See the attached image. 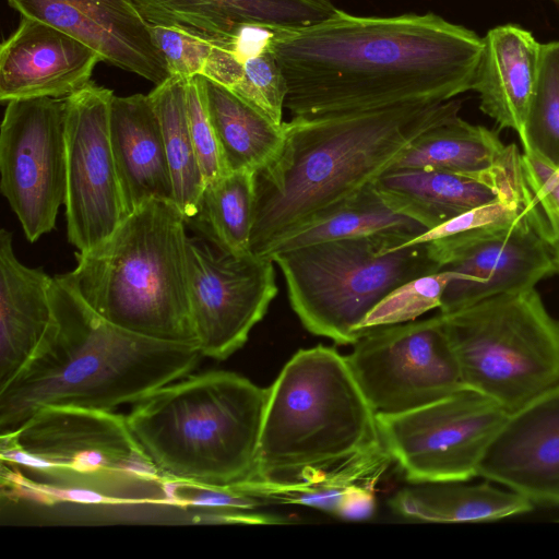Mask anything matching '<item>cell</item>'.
<instances>
[{
  "label": "cell",
  "mask_w": 559,
  "mask_h": 559,
  "mask_svg": "<svg viewBox=\"0 0 559 559\" xmlns=\"http://www.w3.org/2000/svg\"><path fill=\"white\" fill-rule=\"evenodd\" d=\"M506 150L495 131L456 116L417 136L393 168L477 171L499 163Z\"/></svg>",
  "instance_id": "484cf974"
},
{
  "label": "cell",
  "mask_w": 559,
  "mask_h": 559,
  "mask_svg": "<svg viewBox=\"0 0 559 559\" xmlns=\"http://www.w3.org/2000/svg\"><path fill=\"white\" fill-rule=\"evenodd\" d=\"M51 320L33 354L0 388V431L44 406L114 411L191 373L198 346L122 329L97 313L66 274L51 278Z\"/></svg>",
  "instance_id": "3957f363"
},
{
  "label": "cell",
  "mask_w": 559,
  "mask_h": 559,
  "mask_svg": "<svg viewBox=\"0 0 559 559\" xmlns=\"http://www.w3.org/2000/svg\"><path fill=\"white\" fill-rule=\"evenodd\" d=\"M373 485L357 484L343 495L334 514L345 520H367L376 509Z\"/></svg>",
  "instance_id": "8d00e7d4"
},
{
  "label": "cell",
  "mask_w": 559,
  "mask_h": 559,
  "mask_svg": "<svg viewBox=\"0 0 559 559\" xmlns=\"http://www.w3.org/2000/svg\"><path fill=\"white\" fill-rule=\"evenodd\" d=\"M547 233L546 219L533 194L513 224L429 241L440 271L457 275L443 292L440 312L449 313L495 295L533 288L558 272Z\"/></svg>",
  "instance_id": "7c38bea8"
},
{
  "label": "cell",
  "mask_w": 559,
  "mask_h": 559,
  "mask_svg": "<svg viewBox=\"0 0 559 559\" xmlns=\"http://www.w3.org/2000/svg\"><path fill=\"white\" fill-rule=\"evenodd\" d=\"M1 463L39 483L100 495L107 503L166 504V478L132 435L127 416L44 406L0 433Z\"/></svg>",
  "instance_id": "52a82bcc"
},
{
  "label": "cell",
  "mask_w": 559,
  "mask_h": 559,
  "mask_svg": "<svg viewBox=\"0 0 559 559\" xmlns=\"http://www.w3.org/2000/svg\"><path fill=\"white\" fill-rule=\"evenodd\" d=\"M150 31L170 74L182 79L203 75L216 41L222 40L178 26L150 24Z\"/></svg>",
  "instance_id": "d6a6232c"
},
{
  "label": "cell",
  "mask_w": 559,
  "mask_h": 559,
  "mask_svg": "<svg viewBox=\"0 0 559 559\" xmlns=\"http://www.w3.org/2000/svg\"><path fill=\"white\" fill-rule=\"evenodd\" d=\"M187 219L174 201L151 200L66 274L111 323L146 337L198 346L190 298Z\"/></svg>",
  "instance_id": "8992f818"
},
{
  "label": "cell",
  "mask_w": 559,
  "mask_h": 559,
  "mask_svg": "<svg viewBox=\"0 0 559 559\" xmlns=\"http://www.w3.org/2000/svg\"><path fill=\"white\" fill-rule=\"evenodd\" d=\"M274 261L188 240L190 308L203 357L224 360L247 342L278 293Z\"/></svg>",
  "instance_id": "9a60e30c"
},
{
  "label": "cell",
  "mask_w": 559,
  "mask_h": 559,
  "mask_svg": "<svg viewBox=\"0 0 559 559\" xmlns=\"http://www.w3.org/2000/svg\"><path fill=\"white\" fill-rule=\"evenodd\" d=\"M509 414L462 388L423 406L377 413L381 443L412 484L466 481Z\"/></svg>",
  "instance_id": "30bf717a"
},
{
  "label": "cell",
  "mask_w": 559,
  "mask_h": 559,
  "mask_svg": "<svg viewBox=\"0 0 559 559\" xmlns=\"http://www.w3.org/2000/svg\"><path fill=\"white\" fill-rule=\"evenodd\" d=\"M346 356L377 413L413 409L464 386L440 313L368 329Z\"/></svg>",
  "instance_id": "8fae6325"
},
{
  "label": "cell",
  "mask_w": 559,
  "mask_h": 559,
  "mask_svg": "<svg viewBox=\"0 0 559 559\" xmlns=\"http://www.w3.org/2000/svg\"><path fill=\"white\" fill-rule=\"evenodd\" d=\"M293 117L439 104L473 90L484 47L474 31L427 12L359 16L272 32Z\"/></svg>",
  "instance_id": "6da1fadb"
},
{
  "label": "cell",
  "mask_w": 559,
  "mask_h": 559,
  "mask_svg": "<svg viewBox=\"0 0 559 559\" xmlns=\"http://www.w3.org/2000/svg\"><path fill=\"white\" fill-rule=\"evenodd\" d=\"M462 102L293 117L277 158L255 176L251 253L328 215L394 167L426 130L459 116Z\"/></svg>",
  "instance_id": "7a4b0ae2"
},
{
  "label": "cell",
  "mask_w": 559,
  "mask_h": 559,
  "mask_svg": "<svg viewBox=\"0 0 559 559\" xmlns=\"http://www.w3.org/2000/svg\"><path fill=\"white\" fill-rule=\"evenodd\" d=\"M148 95L162 128L174 202L188 221L198 211L205 182L189 131L185 79L171 75Z\"/></svg>",
  "instance_id": "f1b7e54d"
},
{
  "label": "cell",
  "mask_w": 559,
  "mask_h": 559,
  "mask_svg": "<svg viewBox=\"0 0 559 559\" xmlns=\"http://www.w3.org/2000/svg\"><path fill=\"white\" fill-rule=\"evenodd\" d=\"M532 199L533 193L528 187L522 194L501 198L472 209L427 230L404 246L428 242L467 230L513 224L525 211Z\"/></svg>",
  "instance_id": "e575fe53"
},
{
  "label": "cell",
  "mask_w": 559,
  "mask_h": 559,
  "mask_svg": "<svg viewBox=\"0 0 559 559\" xmlns=\"http://www.w3.org/2000/svg\"><path fill=\"white\" fill-rule=\"evenodd\" d=\"M463 481L414 484L390 500L393 511L405 519L435 523L489 522L530 512L534 503L489 480L477 485Z\"/></svg>",
  "instance_id": "cb8c5ba5"
},
{
  "label": "cell",
  "mask_w": 559,
  "mask_h": 559,
  "mask_svg": "<svg viewBox=\"0 0 559 559\" xmlns=\"http://www.w3.org/2000/svg\"><path fill=\"white\" fill-rule=\"evenodd\" d=\"M150 24L178 26L231 40L243 26L271 32L299 28L331 16L332 0H133Z\"/></svg>",
  "instance_id": "ffe728a7"
},
{
  "label": "cell",
  "mask_w": 559,
  "mask_h": 559,
  "mask_svg": "<svg viewBox=\"0 0 559 559\" xmlns=\"http://www.w3.org/2000/svg\"><path fill=\"white\" fill-rule=\"evenodd\" d=\"M405 235L383 233L320 241L275 252L289 305L310 333L340 345L365 333L360 324L404 283L440 271L430 242L406 245Z\"/></svg>",
  "instance_id": "ba28073f"
},
{
  "label": "cell",
  "mask_w": 559,
  "mask_h": 559,
  "mask_svg": "<svg viewBox=\"0 0 559 559\" xmlns=\"http://www.w3.org/2000/svg\"><path fill=\"white\" fill-rule=\"evenodd\" d=\"M207 111L229 173H259L280 155L284 122L277 124L230 88L202 76Z\"/></svg>",
  "instance_id": "d4e9b609"
},
{
  "label": "cell",
  "mask_w": 559,
  "mask_h": 559,
  "mask_svg": "<svg viewBox=\"0 0 559 559\" xmlns=\"http://www.w3.org/2000/svg\"><path fill=\"white\" fill-rule=\"evenodd\" d=\"M230 90L277 124L284 122L283 109L287 87L269 44L243 61L241 78Z\"/></svg>",
  "instance_id": "1f68e13d"
},
{
  "label": "cell",
  "mask_w": 559,
  "mask_h": 559,
  "mask_svg": "<svg viewBox=\"0 0 559 559\" xmlns=\"http://www.w3.org/2000/svg\"><path fill=\"white\" fill-rule=\"evenodd\" d=\"M520 141L523 151L559 167V40L542 44L537 83Z\"/></svg>",
  "instance_id": "f546056e"
},
{
  "label": "cell",
  "mask_w": 559,
  "mask_h": 559,
  "mask_svg": "<svg viewBox=\"0 0 559 559\" xmlns=\"http://www.w3.org/2000/svg\"><path fill=\"white\" fill-rule=\"evenodd\" d=\"M374 188L393 210L429 230L477 206L522 194L528 186L522 153L510 144L501 160L486 169L393 168L378 178Z\"/></svg>",
  "instance_id": "e0dca14e"
},
{
  "label": "cell",
  "mask_w": 559,
  "mask_h": 559,
  "mask_svg": "<svg viewBox=\"0 0 559 559\" xmlns=\"http://www.w3.org/2000/svg\"><path fill=\"white\" fill-rule=\"evenodd\" d=\"M267 393L231 371L188 374L135 403L127 421L166 479L233 488L255 475Z\"/></svg>",
  "instance_id": "277c9868"
},
{
  "label": "cell",
  "mask_w": 559,
  "mask_h": 559,
  "mask_svg": "<svg viewBox=\"0 0 559 559\" xmlns=\"http://www.w3.org/2000/svg\"><path fill=\"white\" fill-rule=\"evenodd\" d=\"M439 313L464 386L508 414L559 385V321L535 287Z\"/></svg>",
  "instance_id": "9c48e42d"
},
{
  "label": "cell",
  "mask_w": 559,
  "mask_h": 559,
  "mask_svg": "<svg viewBox=\"0 0 559 559\" xmlns=\"http://www.w3.org/2000/svg\"><path fill=\"white\" fill-rule=\"evenodd\" d=\"M51 276L15 255L12 234L0 231V388L22 368L51 320Z\"/></svg>",
  "instance_id": "603a6c76"
},
{
  "label": "cell",
  "mask_w": 559,
  "mask_h": 559,
  "mask_svg": "<svg viewBox=\"0 0 559 559\" xmlns=\"http://www.w3.org/2000/svg\"><path fill=\"white\" fill-rule=\"evenodd\" d=\"M99 62L100 56L76 38L21 16L0 47V100L66 98L91 81Z\"/></svg>",
  "instance_id": "d6986e66"
},
{
  "label": "cell",
  "mask_w": 559,
  "mask_h": 559,
  "mask_svg": "<svg viewBox=\"0 0 559 559\" xmlns=\"http://www.w3.org/2000/svg\"><path fill=\"white\" fill-rule=\"evenodd\" d=\"M109 136L126 216L151 200L174 201L162 128L148 94L114 96Z\"/></svg>",
  "instance_id": "44dd1931"
},
{
  "label": "cell",
  "mask_w": 559,
  "mask_h": 559,
  "mask_svg": "<svg viewBox=\"0 0 559 559\" xmlns=\"http://www.w3.org/2000/svg\"><path fill=\"white\" fill-rule=\"evenodd\" d=\"M522 168L525 181L546 219L547 242L559 272V167H555L533 151H523Z\"/></svg>",
  "instance_id": "d590c367"
},
{
  "label": "cell",
  "mask_w": 559,
  "mask_h": 559,
  "mask_svg": "<svg viewBox=\"0 0 559 559\" xmlns=\"http://www.w3.org/2000/svg\"><path fill=\"white\" fill-rule=\"evenodd\" d=\"M427 230L418 222L393 210L382 199L373 183L328 215L277 242L265 257L270 258L278 251L320 241L373 234H401L413 240Z\"/></svg>",
  "instance_id": "83f0119b"
},
{
  "label": "cell",
  "mask_w": 559,
  "mask_h": 559,
  "mask_svg": "<svg viewBox=\"0 0 559 559\" xmlns=\"http://www.w3.org/2000/svg\"><path fill=\"white\" fill-rule=\"evenodd\" d=\"M255 176L257 173L249 170L231 171L206 183L195 215L187 221L193 223L222 253L251 254Z\"/></svg>",
  "instance_id": "4316f807"
},
{
  "label": "cell",
  "mask_w": 559,
  "mask_h": 559,
  "mask_svg": "<svg viewBox=\"0 0 559 559\" xmlns=\"http://www.w3.org/2000/svg\"><path fill=\"white\" fill-rule=\"evenodd\" d=\"M115 94L90 81L66 97L68 240L85 251L124 219L109 118Z\"/></svg>",
  "instance_id": "5bb4252c"
},
{
  "label": "cell",
  "mask_w": 559,
  "mask_h": 559,
  "mask_svg": "<svg viewBox=\"0 0 559 559\" xmlns=\"http://www.w3.org/2000/svg\"><path fill=\"white\" fill-rule=\"evenodd\" d=\"M0 188L31 242L55 228L67 193L66 98L7 103Z\"/></svg>",
  "instance_id": "4fadbf2b"
},
{
  "label": "cell",
  "mask_w": 559,
  "mask_h": 559,
  "mask_svg": "<svg viewBox=\"0 0 559 559\" xmlns=\"http://www.w3.org/2000/svg\"><path fill=\"white\" fill-rule=\"evenodd\" d=\"M452 271H439L411 280L385 296L366 316L360 330L404 323L440 308L441 298L448 284L456 278Z\"/></svg>",
  "instance_id": "4dcf8cb0"
},
{
  "label": "cell",
  "mask_w": 559,
  "mask_h": 559,
  "mask_svg": "<svg viewBox=\"0 0 559 559\" xmlns=\"http://www.w3.org/2000/svg\"><path fill=\"white\" fill-rule=\"evenodd\" d=\"M483 40L473 84L479 108L521 139L537 83L542 44L514 24L489 29Z\"/></svg>",
  "instance_id": "7402d4cb"
},
{
  "label": "cell",
  "mask_w": 559,
  "mask_h": 559,
  "mask_svg": "<svg viewBox=\"0 0 559 559\" xmlns=\"http://www.w3.org/2000/svg\"><path fill=\"white\" fill-rule=\"evenodd\" d=\"M557 2H559V0H556Z\"/></svg>",
  "instance_id": "74e56055"
},
{
  "label": "cell",
  "mask_w": 559,
  "mask_h": 559,
  "mask_svg": "<svg viewBox=\"0 0 559 559\" xmlns=\"http://www.w3.org/2000/svg\"><path fill=\"white\" fill-rule=\"evenodd\" d=\"M267 389L251 480L305 481L382 447L377 412L334 348L298 350Z\"/></svg>",
  "instance_id": "5b68a950"
},
{
  "label": "cell",
  "mask_w": 559,
  "mask_h": 559,
  "mask_svg": "<svg viewBox=\"0 0 559 559\" xmlns=\"http://www.w3.org/2000/svg\"><path fill=\"white\" fill-rule=\"evenodd\" d=\"M189 131L205 185L229 174L205 100L202 75L185 79Z\"/></svg>",
  "instance_id": "836d02e7"
},
{
  "label": "cell",
  "mask_w": 559,
  "mask_h": 559,
  "mask_svg": "<svg viewBox=\"0 0 559 559\" xmlns=\"http://www.w3.org/2000/svg\"><path fill=\"white\" fill-rule=\"evenodd\" d=\"M21 16L39 21L82 41L103 62L155 85L171 74L150 24L133 0H7Z\"/></svg>",
  "instance_id": "2e32d148"
},
{
  "label": "cell",
  "mask_w": 559,
  "mask_h": 559,
  "mask_svg": "<svg viewBox=\"0 0 559 559\" xmlns=\"http://www.w3.org/2000/svg\"><path fill=\"white\" fill-rule=\"evenodd\" d=\"M476 476L533 503L559 506V385L509 414L488 443Z\"/></svg>",
  "instance_id": "ac0fdd59"
}]
</instances>
